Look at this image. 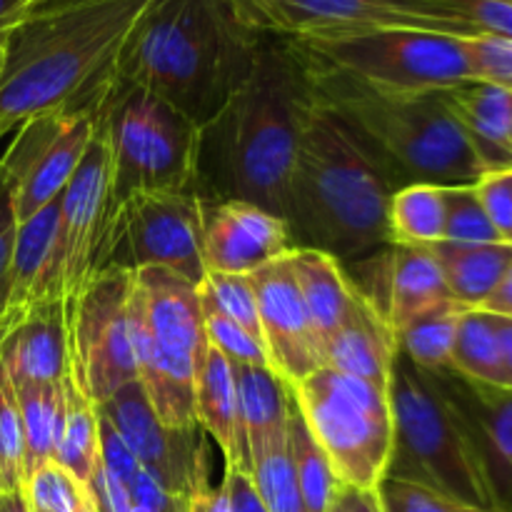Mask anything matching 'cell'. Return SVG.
<instances>
[{
	"mask_svg": "<svg viewBox=\"0 0 512 512\" xmlns=\"http://www.w3.org/2000/svg\"><path fill=\"white\" fill-rule=\"evenodd\" d=\"M315 100L293 45L263 35L245 83L200 128L195 195L203 203L248 200L288 223L295 155Z\"/></svg>",
	"mask_w": 512,
	"mask_h": 512,
	"instance_id": "6da1fadb",
	"label": "cell"
},
{
	"mask_svg": "<svg viewBox=\"0 0 512 512\" xmlns=\"http://www.w3.org/2000/svg\"><path fill=\"white\" fill-rule=\"evenodd\" d=\"M153 0H25L5 25L0 60V130L48 110H90Z\"/></svg>",
	"mask_w": 512,
	"mask_h": 512,
	"instance_id": "7a4b0ae2",
	"label": "cell"
},
{
	"mask_svg": "<svg viewBox=\"0 0 512 512\" xmlns=\"http://www.w3.org/2000/svg\"><path fill=\"white\" fill-rule=\"evenodd\" d=\"M260 40L228 0H153L113 78L160 95L203 128L245 83Z\"/></svg>",
	"mask_w": 512,
	"mask_h": 512,
	"instance_id": "3957f363",
	"label": "cell"
},
{
	"mask_svg": "<svg viewBox=\"0 0 512 512\" xmlns=\"http://www.w3.org/2000/svg\"><path fill=\"white\" fill-rule=\"evenodd\" d=\"M393 183L335 110L315 100L300 135L288 198L295 248L368 260L388 248Z\"/></svg>",
	"mask_w": 512,
	"mask_h": 512,
	"instance_id": "277c9868",
	"label": "cell"
},
{
	"mask_svg": "<svg viewBox=\"0 0 512 512\" xmlns=\"http://www.w3.org/2000/svg\"><path fill=\"white\" fill-rule=\"evenodd\" d=\"M308 75L320 103L350 125L395 190L410 183L473 185L485 175L438 93H380L338 75Z\"/></svg>",
	"mask_w": 512,
	"mask_h": 512,
	"instance_id": "5b68a950",
	"label": "cell"
},
{
	"mask_svg": "<svg viewBox=\"0 0 512 512\" xmlns=\"http://www.w3.org/2000/svg\"><path fill=\"white\" fill-rule=\"evenodd\" d=\"M395 418L393 458L385 478L425 485L460 508L498 512L463 415L428 373L398 353L390 380Z\"/></svg>",
	"mask_w": 512,
	"mask_h": 512,
	"instance_id": "8992f818",
	"label": "cell"
},
{
	"mask_svg": "<svg viewBox=\"0 0 512 512\" xmlns=\"http://www.w3.org/2000/svg\"><path fill=\"white\" fill-rule=\"evenodd\" d=\"M93 115L108 138L118 205L135 193H195L200 128L188 115L118 78Z\"/></svg>",
	"mask_w": 512,
	"mask_h": 512,
	"instance_id": "52a82bcc",
	"label": "cell"
},
{
	"mask_svg": "<svg viewBox=\"0 0 512 512\" xmlns=\"http://www.w3.org/2000/svg\"><path fill=\"white\" fill-rule=\"evenodd\" d=\"M305 68L380 93H440L473 78L463 38L410 28H368L288 40Z\"/></svg>",
	"mask_w": 512,
	"mask_h": 512,
	"instance_id": "ba28073f",
	"label": "cell"
},
{
	"mask_svg": "<svg viewBox=\"0 0 512 512\" xmlns=\"http://www.w3.org/2000/svg\"><path fill=\"white\" fill-rule=\"evenodd\" d=\"M293 403L343 488L375 490L393 458L390 390L318 368L293 385Z\"/></svg>",
	"mask_w": 512,
	"mask_h": 512,
	"instance_id": "9c48e42d",
	"label": "cell"
},
{
	"mask_svg": "<svg viewBox=\"0 0 512 512\" xmlns=\"http://www.w3.org/2000/svg\"><path fill=\"white\" fill-rule=\"evenodd\" d=\"M140 268H165L203 283L208 270L203 258V200L198 195L135 193L120 203L105 273H135Z\"/></svg>",
	"mask_w": 512,
	"mask_h": 512,
	"instance_id": "30bf717a",
	"label": "cell"
},
{
	"mask_svg": "<svg viewBox=\"0 0 512 512\" xmlns=\"http://www.w3.org/2000/svg\"><path fill=\"white\" fill-rule=\"evenodd\" d=\"M130 293L133 273L110 270L65 303L70 375L95 405H103L138 378L130 338Z\"/></svg>",
	"mask_w": 512,
	"mask_h": 512,
	"instance_id": "8fae6325",
	"label": "cell"
},
{
	"mask_svg": "<svg viewBox=\"0 0 512 512\" xmlns=\"http://www.w3.org/2000/svg\"><path fill=\"white\" fill-rule=\"evenodd\" d=\"M118 210L108 138L95 120L93 138L85 148L83 160L60 195L65 303L78 298L95 278L105 273V258Z\"/></svg>",
	"mask_w": 512,
	"mask_h": 512,
	"instance_id": "7c38bea8",
	"label": "cell"
},
{
	"mask_svg": "<svg viewBox=\"0 0 512 512\" xmlns=\"http://www.w3.org/2000/svg\"><path fill=\"white\" fill-rule=\"evenodd\" d=\"M90 110H48L15 128V138L0 158V173L13 193L15 215L30 218L63 195L93 138Z\"/></svg>",
	"mask_w": 512,
	"mask_h": 512,
	"instance_id": "4fadbf2b",
	"label": "cell"
},
{
	"mask_svg": "<svg viewBox=\"0 0 512 512\" xmlns=\"http://www.w3.org/2000/svg\"><path fill=\"white\" fill-rule=\"evenodd\" d=\"M98 410L128 443L140 468L148 470L170 495L185 503L190 495L210 485L198 428H165L138 383L120 388L113 398L98 405Z\"/></svg>",
	"mask_w": 512,
	"mask_h": 512,
	"instance_id": "5bb4252c",
	"label": "cell"
},
{
	"mask_svg": "<svg viewBox=\"0 0 512 512\" xmlns=\"http://www.w3.org/2000/svg\"><path fill=\"white\" fill-rule=\"evenodd\" d=\"M255 290L270 365L293 388L323 368V340L310 320L295 280L290 253L248 275Z\"/></svg>",
	"mask_w": 512,
	"mask_h": 512,
	"instance_id": "9a60e30c",
	"label": "cell"
},
{
	"mask_svg": "<svg viewBox=\"0 0 512 512\" xmlns=\"http://www.w3.org/2000/svg\"><path fill=\"white\" fill-rule=\"evenodd\" d=\"M288 223L248 200L203 203V258L208 273L250 275L293 253Z\"/></svg>",
	"mask_w": 512,
	"mask_h": 512,
	"instance_id": "2e32d148",
	"label": "cell"
},
{
	"mask_svg": "<svg viewBox=\"0 0 512 512\" xmlns=\"http://www.w3.org/2000/svg\"><path fill=\"white\" fill-rule=\"evenodd\" d=\"M133 288L145 320L170 363L195 380L208 353L200 285L165 268H140Z\"/></svg>",
	"mask_w": 512,
	"mask_h": 512,
	"instance_id": "e0dca14e",
	"label": "cell"
},
{
	"mask_svg": "<svg viewBox=\"0 0 512 512\" xmlns=\"http://www.w3.org/2000/svg\"><path fill=\"white\" fill-rule=\"evenodd\" d=\"M240 18L273 38H323L368 28H403L388 0H228Z\"/></svg>",
	"mask_w": 512,
	"mask_h": 512,
	"instance_id": "ac0fdd59",
	"label": "cell"
},
{
	"mask_svg": "<svg viewBox=\"0 0 512 512\" xmlns=\"http://www.w3.org/2000/svg\"><path fill=\"white\" fill-rule=\"evenodd\" d=\"M438 378L468 425L495 510L512 512V390L468 383L450 370Z\"/></svg>",
	"mask_w": 512,
	"mask_h": 512,
	"instance_id": "d6986e66",
	"label": "cell"
},
{
	"mask_svg": "<svg viewBox=\"0 0 512 512\" xmlns=\"http://www.w3.org/2000/svg\"><path fill=\"white\" fill-rule=\"evenodd\" d=\"M0 368L10 383L58 385L70 373V333L65 300L23 310L0 343Z\"/></svg>",
	"mask_w": 512,
	"mask_h": 512,
	"instance_id": "ffe728a7",
	"label": "cell"
},
{
	"mask_svg": "<svg viewBox=\"0 0 512 512\" xmlns=\"http://www.w3.org/2000/svg\"><path fill=\"white\" fill-rule=\"evenodd\" d=\"M395 360L398 335L378 305L355 285L343 323L325 338L323 365L335 373L365 380L380 390H390Z\"/></svg>",
	"mask_w": 512,
	"mask_h": 512,
	"instance_id": "44dd1931",
	"label": "cell"
},
{
	"mask_svg": "<svg viewBox=\"0 0 512 512\" xmlns=\"http://www.w3.org/2000/svg\"><path fill=\"white\" fill-rule=\"evenodd\" d=\"M48 300H65L60 198L20 220L10 265L8 308L28 310Z\"/></svg>",
	"mask_w": 512,
	"mask_h": 512,
	"instance_id": "7402d4cb",
	"label": "cell"
},
{
	"mask_svg": "<svg viewBox=\"0 0 512 512\" xmlns=\"http://www.w3.org/2000/svg\"><path fill=\"white\" fill-rule=\"evenodd\" d=\"M438 95L485 173L512 170V93L485 80H465Z\"/></svg>",
	"mask_w": 512,
	"mask_h": 512,
	"instance_id": "603a6c76",
	"label": "cell"
},
{
	"mask_svg": "<svg viewBox=\"0 0 512 512\" xmlns=\"http://www.w3.org/2000/svg\"><path fill=\"white\" fill-rule=\"evenodd\" d=\"M383 253V303H378V310L395 333L410 320L445 303H455L440 265L425 245L390 243Z\"/></svg>",
	"mask_w": 512,
	"mask_h": 512,
	"instance_id": "cb8c5ba5",
	"label": "cell"
},
{
	"mask_svg": "<svg viewBox=\"0 0 512 512\" xmlns=\"http://www.w3.org/2000/svg\"><path fill=\"white\" fill-rule=\"evenodd\" d=\"M195 420L218 443L225 468H238L248 473L250 458L243 418H240L233 363L215 348H208L195 373Z\"/></svg>",
	"mask_w": 512,
	"mask_h": 512,
	"instance_id": "d4e9b609",
	"label": "cell"
},
{
	"mask_svg": "<svg viewBox=\"0 0 512 512\" xmlns=\"http://www.w3.org/2000/svg\"><path fill=\"white\" fill-rule=\"evenodd\" d=\"M440 265L450 295L463 308H480L493 295L512 265L510 243H440L425 245Z\"/></svg>",
	"mask_w": 512,
	"mask_h": 512,
	"instance_id": "484cf974",
	"label": "cell"
},
{
	"mask_svg": "<svg viewBox=\"0 0 512 512\" xmlns=\"http://www.w3.org/2000/svg\"><path fill=\"white\" fill-rule=\"evenodd\" d=\"M290 263L310 320L325 343L348 313L355 293L353 278L333 255L315 248H295L290 253Z\"/></svg>",
	"mask_w": 512,
	"mask_h": 512,
	"instance_id": "4316f807",
	"label": "cell"
},
{
	"mask_svg": "<svg viewBox=\"0 0 512 512\" xmlns=\"http://www.w3.org/2000/svg\"><path fill=\"white\" fill-rule=\"evenodd\" d=\"M238 385L245 445H255L288 430L293 388L273 365H233Z\"/></svg>",
	"mask_w": 512,
	"mask_h": 512,
	"instance_id": "83f0119b",
	"label": "cell"
},
{
	"mask_svg": "<svg viewBox=\"0 0 512 512\" xmlns=\"http://www.w3.org/2000/svg\"><path fill=\"white\" fill-rule=\"evenodd\" d=\"M65 420L55 448L53 463L68 470L70 475L93 485L100 468V410L83 390L75 385L73 375L65 378Z\"/></svg>",
	"mask_w": 512,
	"mask_h": 512,
	"instance_id": "f1b7e54d",
	"label": "cell"
},
{
	"mask_svg": "<svg viewBox=\"0 0 512 512\" xmlns=\"http://www.w3.org/2000/svg\"><path fill=\"white\" fill-rule=\"evenodd\" d=\"M65 383V380H63ZM20 383L18 395L25 438V478L45 463H53L65 420V385Z\"/></svg>",
	"mask_w": 512,
	"mask_h": 512,
	"instance_id": "f546056e",
	"label": "cell"
},
{
	"mask_svg": "<svg viewBox=\"0 0 512 512\" xmlns=\"http://www.w3.org/2000/svg\"><path fill=\"white\" fill-rule=\"evenodd\" d=\"M450 373L488 388H505L503 355H500L495 318L478 308H465L455 330Z\"/></svg>",
	"mask_w": 512,
	"mask_h": 512,
	"instance_id": "4dcf8cb0",
	"label": "cell"
},
{
	"mask_svg": "<svg viewBox=\"0 0 512 512\" xmlns=\"http://www.w3.org/2000/svg\"><path fill=\"white\" fill-rule=\"evenodd\" d=\"M388 235L395 245H433L445 240V195L440 185L410 183L388 203Z\"/></svg>",
	"mask_w": 512,
	"mask_h": 512,
	"instance_id": "1f68e13d",
	"label": "cell"
},
{
	"mask_svg": "<svg viewBox=\"0 0 512 512\" xmlns=\"http://www.w3.org/2000/svg\"><path fill=\"white\" fill-rule=\"evenodd\" d=\"M248 458V475L268 512H308L290 460L288 430L250 445Z\"/></svg>",
	"mask_w": 512,
	"mask_h": 512,
	"instance_id": "d6a6232c",
	"label": "cell"
},
{
	"mask_svg": "<svg viewBox=\"0 0 512 512\" xmlns=\"http://www.w3.org/2000/svg\"><path fill=\"white\" fill-rule=\"evenodd\" d=\"M288 450L293 460L295 478H298L300 493H303L308 512H330L338 503V495L343 485L335 478L328 458L318 440L313 438L310 428L305 425L303 415L298 413L293 403V413L288 420Z\"/></svg>",
	"mask_w": 512,
	"mask_h": 512,
	"instance_id": "836d02e7",
	"label": "cell"
},
{
	"mask_svg": "<svg viewBox=\"0 0 512 512\" xmlns=\"http://www.w3.org/2000/svg\"><path fill=\"white\" fill-rule=\"evenodd\" d=\"M463 305L445 303L420 318L410 320L398 333V353L408 358L415 368L428 373L450 370V353H453L455 330L463 315Z\"/></svg>",
	"mask_w": 512,
	"mask_h": 512,
	"instance_id": "e575fe53",
	"label": "cell"
},
{
	"mask_svg": "<svg viewBox=\"0 0 512 512\" xmlns=\"http://www.w3.org/2000/svg\"><path fill=\"white\" fill-rule=\"evenodd\" d=\"M23 493L33 512H95L93 490L58 463L40 465L23 483Z\"/></svg>",
	"mask_w": 512,
	"mask_h": 512,
	"instance_id": "d590c367",
	"label": "cell"
},
{
	"mask_svg": "<svg viewBox=\"0 0 512 512\" xmlns=\"http://www.w3.org/2000/svg\"><path fill=\"white\" fill-rule=\"evenodd\" d=\"M473 185L443 188L445 240H455V243H505L488 220V215H485Z\"/></svg>",
	"mask_w": 512,
	"mask_h": 512,
	"instance_id": "8d00e7d4",
	"label": "cell"
},
{
	"mask_svg": "<svg viewBox=\"0 0 512 512\" xmlns=\"http://www.w3.org/2000/svg\"><path fill=\"white\" fill-rule=\"evenodd\" d=\"M0 470L5 493L20 490L25 483V438L18 395L8 373L0 368Z\"/></svg>",
	"mask_w": 512,
	"mask_h": 512,
	"instance_id": "74e56055",
	"label": "cell"
},
{
	"mask_svg": "<svg viewBox=\"0 0 512 512\" xmlns=\"http://www.w3.org/2000/svg\"><path fill=\"white\" fill-rule=\"evenodd\" d=\"M200 303H203L205 338H208L210 348L225 355L233 365H270L265 345L245 333L235 320H230L203 290H200Z\"/></svg>",
	"mask_w": 512,
	"mask_h": 512,
	"instance_id": "f35d334b",
	"label": "cell"
},
{
	"mask_svg": "<svg viewBox=\"0 0 512 512\" xmlns=\"http://www.w3.org/2000/svg\"><path fill=\"white\" fill-rule=\"evenodd\" d=\"M200 290H203V293L208 295L230 320H235L245 333H250L255 340L263 343L258 300H255V290L253 285H250L248 275L208 273L203 278V283H200Z\"/></svg>",
	"mask_w": 512,
	"mask_h": 512,
	"instance_id": "ab89813d",
	"label": "cell"
},
{
	"mask_svg": "<svg viewBox=\"0 0 512 512\" xmlns=\"http://www.w3.org/2000/svg\"><path fill=\"white\" fill-rule=\"evenodd\" d=\"M475 80H485L512 93V40L498 35L463 38Z\"/></svg>",
	"mask_w": 512,
	"mask_h": 512,
	"instance_id": "60d3db41",
	"label": "cell"
},
{
	"mask_svg": "<svg viewBox=\"0 0 512 512\" xmlns=\"http://www.w3.org/2000/svg\"><path fill=\"white\" fill-rule=\"evenodd\" d=\"M375 490H378L383 512H458L460 508L453 500L410 480L383 478V483Z\"/></svg>",
	"mask_w": 512,
	"mask_h": 512,
	"instance_id": "b9f144b4",
	"label": "cell"
},
{
	"mask_svg": "<svg viewBox=\"0 0 512 512\" xmlns=\"http://www.w3.org/2000/svg\"><path fill=\"white\" fill-rule=\"evenodd\" d=\"M485 215L498 230L500 238L508 243L512 233V170H500V173H485L478 183L473 185Z\"/></svg>",
	"mask_w": 512,
	"mask_h": 512,
	"instance_id": "7bdbcfd3",
	"label": "cell"
},
{
	"mask_svg": "<svg viewBox=\"0 0 512 512\" xmlns=\"http://www.w3.org/2000/svg\"><path fill=\"white\" fill-rule=\"evenodd\" d=\"M100 465H103L105 473L113 475L125 488H130L140 470H143L133 450L128 448V443L120 438L118 430L103 415H100Z\"/></svg>",
	"mask_w": 512,
	"mask_h": 512,
	"instance_id": "ee69618b",
	"label": "cell"
},
{
	"mask_svg": "<svg viewBox=\"0 0 512 512\" xmlns=\"http://www.w3.org/2000/svg\"><path fill=\"white\" fill-rule=\"evenodd\" d=\"M15 233H18V215H15L13 193L8 180L0 173V313L8 310L10 300V265H13Z\"/></svg>",
	"mask_w": 512,
	"mask_h": 512,
	"instance_id": "f6af8a7d",
	"label": "cell"
},
{
	"mask_svg": "<svg viewBox=\"0 0 512 512\" xmlns=\"http://www.w3.org/2000/svg\"><path fill=\"white\" fill-rule=\"evenodd\" d=\"M223 483L228 488L230 512H268L265 503L260 500L258 490H255L253 480H250V475L245 470L225 468Z\"/></svg>",
	"mask_w": 512,
	"mask_h": 512,
	"instance_id": "bcb514c9",
	"label": "cell"
},
{
	"mask_svg": "<svg viewBox=\"0 0 512 512\" xmlns=\"http://www.w3.org/2000/svg\"><path fill=\"white\" fill-rule=\"evenodd\" d=\"M183 512H230V498L225 483H220L218 488L215 485L200 488L198 493L185 500Z\"/></svg>",
	"mask_w": 512,
	"mask_h": 512,
	"instance_id": "7dc6e473",
	"label": "cell"
},
{
	"mask_svg": "<svg viewBox=\"0 0 512 512\" xmlns=\"http://www.w3.org/2000/svg\"><path fill=\"white\" fill-rule=\"evenodd\" d=\"M338 505L343 512H383L378 490L343 488L338 495Z\"/></svg>",
	"mask_w": 512,
	"mask_h": 512,
	"instance_id": "c3c4849f",
	"label": "cell"
},
{
	"mask_svg": "<svg viewBox=\"0 0 512 512\" xmlns=\"http://www.w3.org/2000/svg\"><path fill=\"white\" fill-rule=\"evenodd\" d=\"M478 310H483V313H490V315H498V318L512 320V265L508 268V273H505V278L500 280L498 288L493 290V295H490Z\"/></svg>",
	"mask_w": 512,
	"mask_h": 512,
	"instance_id": "681fc988",
	"label": "cell"
},
{
	"mask_svg": "<svg viewBox=\"0 0 512 512\" xmlns=\"http://www.w3.org/2000/svg\"><path fill=\"white\" fill-rule=\"evenodd\" d=\"M495 318V330H498L500 355H503V373H505V388L512 390V320L510 318Z\"/></svg>",
	"mask_w": 512,
	"mask_h": 512,
	"instance_id": "f907efd6",
	"label": "cell"
},
{
	"mask_svg": "<svg viewBox=\"0 0 512 512\" xmlns=\"http://www.w3.org/2000/svg\"><path fill=\"white\" fill-rule=\"evenodd\" d=\"M0 512H33V508L28 505L23 488H20L10 490V493H5L3 498H0Z\"/></svg>",
	"mask_w": 512,
	"mask_h": 512,
	"instance_id": "816d5d0a",
	"label": "cell"
},
{
	"mask_svg": "<svg viewBox=\"0 0 512 512\" xmlns=\"http://www.w3.org/2000/svg\"><path fill=\"white\" fill-rule=\"evenodd\" d=\"M23 3H25V0H0V35H3L5 25L13 20V15L18 13V8Z\"/></svg>",
	"mask_w": 512,
	"mask_h": 512,
	"instance_id": "f5cc1de1",
	"label": "cell"
},
{
	"mask_svg": "<svg viewBox=\"0 0 512 512\" xmlns=\"http://www.w3.org/2000/svg\"><path fill=\"white\" fill-rule=\"evenodd\" d=\"M20 313H23V310H20V308H8V310H5V313H0V343H3L5 333H8L10 325L15 323V318H18Z\"/></svg>",
	"mask_w": 512,
	"mask_h": 512,
	"instance_id": "db71d44e",
	"label": "cell"
},
{
	"mask_svg": "<svg viewBox=\"0 0 512 512\" xmlns=\"http://www.w3.org/2000/svg\"><path fill=\"white\" fill-rule=\"evenodd\" d=\"M5 495V483H3V470H0V498Z\"/></svg>",
	"mask_w": 512,
	"mask_h": 512,
	"instance_id": "11a10c76",
	"label": "cell"
},
{
	"mask_svg": "<svg viewBox=\"0 0 512 512\" xmlns=\"http://www.w3.org/2000/svg\"><path fill=\"white\" fill-rule=\"evenodd\" d=\"M458 512H480V510H470V508H458Z\"/></svg>",
	"mask_w": 512,
	"mask_h": 512,
	"instance_id": "9f6ffc18",
	"label": "cell"
},
{
	"mask_svg": "<svg viewBox=\"0 0 512 512\" xmlns=\"http://www.w3.org/2000/svg\"><path fill=\"white\" fill-rule=\"evenodd\" d=\"M330 512H343V510H340V505H338V503H335V508H333V510H330Z\"/></svg>",
	"mask_w": 512,
	"mask_h": 512,
	"instance_id": "6f0895ef",
	"label": "cell"
},
{
	"mask_svg": "<svg viewBox=\"0 0 512 512\" xmlns=\"http://www.w3.org/2000/svg\"><path fill=\"white\" fill-rule=\"evenodd\" d=\"M0 60H3V40H0Z\"/></svg>",
	"mask_w": 512,
	"mask_h": 512,
	"instance_id": "680465c9",
	"label": "cell"
},
{
	"mask_svg": "<svg viewBox=\"0 0 512 512\" xmlns=\"http://www.w3.org/2000/svg\"><path fill=\"white\" fill-rule=\"evenodd\" d=\"M5 135H8V133H5V130H0V140H3V138H5Z\"/></svg>",
	"mask_w": 512,
	"mask_h": 512,
	"instance_id": "91938a15",
	"label": "cell"
},
{
	"mask_svg": "<svg viewBox=\"0 0 512 512\" xmlns=\"http://www.w3.org/2000/svg\"><path fill=\"white\" fill-rule=\"evenodd\" d=\"M508 243H510V245H512V233H510V240H508Z\"/></svg>",
	"mask_w": 512,
	"mask_h": 512,
	"instance_id": "94428289",
	"label": "cell"
},
{
	"mask_svg": "<svg viewBox=\"0 0 512 512\" xmlns=\"http://www.w3.org/2000/svg\"><path fill=\"white\" fill-rule=\"evenodd\" d=\"M95 512H100V510H95Z\"/></svg>",
	"mask_w": 512,
	"mask_h": 512,
	"instance_id": "6125c7cd",
	"label": "cell"
}]
</instances>
